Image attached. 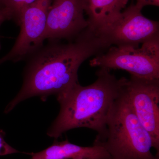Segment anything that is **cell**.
<instances>
[{
    "mask_svg": "<svg viewBox=\"0 0 159 159\" xmlns=\"http://www.w3.org/2000/svg\"><path fill=\"white\" fill-rule=\"evenodd\" d=\"M6 20V18L3 14V12H0V26ZM1 49V44L0 43V50Z\"/></svg>",
    "mask_w": 159,
    "mask_h": 159,
    "instance_id": "obj_14",
    "label": "cell"
},
{
    "mask_svg": "<svg viewBox=\"0 0 159 159\" xmlns=\"http://www.w3.org/2000/svg\"><path fill=\"white\" fill-rule=\"evenodd\" d=\"M36 0H4L3 13L6 20H12L19 25L23 12Z\"/></svg>",
    "mask_w": 159,
    "mask_h": 159,
    "instance_id": "obj_11",
    "label": "cell"
},
{
    "mask_svg": "<svg viewBox=\"0 0 159 159\" xmlns=\"http://www.w3.org/2000/svg\"><path fill=\"white\" fill-rule=\"evenodd\" d=\"M85 0H52L47 17L44 40H72L88 28L84 17Z\"/></svg>",
    "mask_w": 159,
    "mask_h": 159,
    "instance_id": "obj_8",
    "label": "cell"
},
{
    "mask_svg": "<svg viewBox=\"0 0 159 159\" xmlns=\"http://www.w3.org/2000/svg\"><path fill=\"white\" fill-rule=\"evenodd\" d=\"M131 4L115 20L93 31L109 45L138 48L140 44L159 35V24L142 14Z\"/></svg>",
    "mask_w": 159,
    "mask_h": 159,
    "instance_id": "obj_5",
    "label": "cell"
},
{
    "mask_svg": "<svg viewBox=\"0 0 159 159\" xmlns=\"http://www.w3.org/2000/svg\"><path fill=\"white\" fill-rule=\"evenodd\" d=\"M4 0H0V12H2L3 13V9H4Z\"/></svg>",
    "mask_w": 159,
    "mask_h": 159,
    "instance_id": "obj_15",
    "label": "cell"
},
{
    "mask_svg": "<svg viewBox=\"0 0 159 159\" xmlns=\"http://www.w3.org/2000/svg\"><path fill=\"white\" fill-rule=\"evenodd\" d=\"M52 0H36L23 12L20 31L14 45L0 59V65L28 58L43 46L47 17Z\"/></svg>",
    "mask_w": 159,
    "mask_h": 159,
    "instance_id": "obj_6",
    "label": "cell"
},
{
    "mask_svg": "<svg viewBox=\"0 0 159 159\" xmlns=\"http://www.w3.org/2000/svg\"><path fill=\"white\" fill-rule=\"evenodd\" d=\"M125 91L134 112L151 137L156 155L159 156V79L131 76Z\"/></svg>",
    "mask_w": 159,
    "mask_h": 159,
    "instance_id": "obj_7",
    "label": "cell"
},
{
    "mask_svg": "<svg viewBox=\"0 0 159 159\" xmlns=\"http://www.w3.org/2000/svg\"><path fill=\"white\" fill-rule=\"evenodd\" d=\"M90 65L110 70L120 69L131 76L159 79V35L143 43L141 48L111 46L90 61Z\"/></svg>",
    "mask_w": 159,
    "mask_h": 159,
    "instance_id": "obj_4",
    "label": "cell"
},
{
    "mask_svg": "<svg viewBox=\"0 0 159 159\" xmlns=\"http://www.w3.org/2000/svg\"><path fill=\"white\" fill-rule=\"evenodd\" d=\"M135 6L139 9H142L147 6H159V0H137Z\"/></svg>",
    "mask_w": 159,
    "mask_h": 159,
    "instance_id": "obj_13",
    "label": "cell"
},
{
    "mask_svg": "<svg viewBox=\"0 0 159 159\" xmlns=\"http://www.w3.org/2000/svg\"><path fill=\"white\" fill-rule=\"evenodd\" d=\"M82 159V158H74V159Z\"/></svg>",
    "mask_w": 159,
    "mask_h": 159,
    "instance_id": "obj_16",
    "label": "cell"
},
{
    "mask_svg": "<svg viewBox=\"0 0 159 159\" xmlns=\"http://www.w3.org/2000/svg\"><path fill=\"white\" fill-rule=\"evenodd\" d=\"M5 132L0 129V156L20 152L6 142L5 140Z\"/></svg>",
    "mask_w": 159,
    "mask_h": 159,
    "instance_id": "obj_12",
    "label": "cell"
},
{
    "mask_svg": "<svg viewBox=\"0 0 159 159\" xmlns=\"http://www.w3.org/2000/svg\"><path fill=\"white\" fill-rule=\"evenodd\" d=\"M93 145L104 148L112 159H159L151 151V137L134 112L125 86L112 106Z\"/></svg>",
    "mask_w": 159,
    "mask_h": 159,
    "instance_id": "obj_3",
    "label": "cell"
},
{
    "mask_svg": "<svg viewBox=\"0 0 159 159\" xmlns=\"http://www.w3.org/2000/svg\"><path fill=\"white\" fill-rule=\"evenodd\" d=\"M31 159H112L105 149L97 145L83 147L72 144L68 140L55 142L44 150L29 153Z\"/></svg>",
    "mask_w": 159,
    "mask_h": 159,
    "instance_id": "obj_9",
    "label": "cell"
},
{
    "mask_svg": "<svg viewBox=\"0 0 159 159\" xmlns=\"http://www.w3.org/2000/svg\"><path fill=\"white\" fill-rule=\"evenodd\" d=\"M97 79L91 84L82 86L79 83L57 96L60 111L48 132L57 139L67 131L84 127L100 132L114 102L122 94L127 79H118L110 70L100 68Z\"/></svg>",
    "mask_w": 159,
    "mask_h": 159,
    "instance_id": "obj_2",
    "label": "cell"
},
{
    "mask_svg": "<svg viewBox=\"0 0 159 159\" xmlns=\"http://www.w3.org/2000/svg\"><path fill=\"white\" fill-rule=\"evenodd\" d=\"M49 41L28 58L22 87L8 104L9 112L20 102L35 96H57L79 83L80 66L91 56L103 53L110 46L89 28L73 41Z\"/></svg>",
    "mask_w": 159,
    "mask_h": 159,
    "instance_id": "obj_1",
    "label": "cell"
},
{
    "mask_svg": "<svg viewBox=\"0 0 159 159\" xmlns=\"http://www.w3.org/2000/svg\"><path fill=\"white\" fill-rule=\"evenodd\" d=\"M129 0H85L88 28L95 31L118 17Z\"/></svg>",
    "mask_w": 159,
    "mask_h": 159,
    "instance_id": "obj_10",
    "label": "cell"
}]
</instances>
